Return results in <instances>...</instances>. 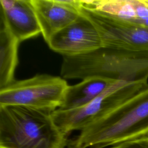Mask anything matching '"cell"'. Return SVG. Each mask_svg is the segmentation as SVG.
Listing matches in <instances>:
<instances>
[{
  "label": "cell",
  "mask_w": 148,
  "mask_h": 148,
  "mask_svg": "<svg viewBox=\"0 0 148 148\" xmlns=\"http://www.w3.org/2000/svg\"><path fill=\"white\" fill-rule=\"evenodd\" d=\"M147 81L118 80L88 103L71 110L58 109L52 112V117L58 128L67 135L73 131H81L146 87Z\"/></svg>",
  "instance_id": "obj_3"
},
{
  "label": "cell",
  "mask_w": 148,
  "mask_h": 148,
  "mask_svg": "<svg viewBox=\"0 0 148 148\" xmlns=\"http://www.w3.org/2000/svg\"><path fill=\"white\" fill-rule=\"evenodd\" d=\"M68 87L64 79L47 74L14 80L0 89V106H23L52 113L62 105Z\"/></svg>",
  "instance_id": "obj_4"
},
{
  "label": "cell",
  "mask_w": 148,
  "mask_h": 148,
  "mask_svg": "<svg viewBox=\"0 0 148 148\" xmlns=\"http://www.w3.org/2000/svg\"><path fill=\"white\" fill-rule=\"evenodd\" d=\"M47 43L50 49L63 57L83 56L103 47L98 30L81 13L75 21L55 34Z\"/></svg>",
  "instance_id": "obj_6"
},
{
  "label": "cell",
  "mask_w": 148,
  "mask_h": 148,
  "mask_svg": "<svg viewBox=\"0 0 148 148\" xmlns=\"http://www.w3.org/2000/svg\"><path fill=\"white\" fill-rule=\"evenodd\" d=\"M80 13L98 30L103 47L132 53L148 60V28L123 20L85 6Z\"/></svg>",
  "instance_id": "obj_5"
},
{
  "label": "cell",
  "mask_w": 148,
  "mask_h": 148,
  "mask_svg": "<svg viewBox=\"0 0 148 148\" xmlns=\"http://www.w3.org/2000/svg\"><path fill=\"white\" fill-rule=\"evenodd\" d=\"M148 138V85L90 124L70 143L72 148H103Z\"/></svg>",
  "instance_id": "obj_1"
},
{
  "label": "cell",
  "mask_w": 148,
  "mask_h": 148,
  "mask_svg": "<svg viewBox=\"0 0 148 148\" xmlns=\"http://www.w3.org/2000/svg\"><path fill=\"white\" fill-rule=\"evenodd\" d=\"M51 112L23 106H0V148H65L68 135Z\"/></svg>",
  "instance_id": "obj_2"
},
{
  "label": "cell",
  "mask_w": 148,
  "mask_h": 148,
  "mask_svg": "<svg viewBox=\"0 0 148 148\" xmlns=\"http://www.w3.org/2000/svg\"><path fill=\"white\" fill-rule=\"evenodd\" d=\"M20 42L13 35L3 20H0V89L14 80Z\"/></svg>",
  "instance_id": "obj_10"
},
{
  "label": "cell",
  "mask_w": 148,
  "mask_h": 148,
  "mask_svg": "<svg viewBox=\"0 0 148 148\" xmlns=\"http://www.w3.org/2000/svg\"><path fill=\"white\" fill-rule=\"evenodd\" d=\"M31 2L46 43L80 15L82 0H31Z\"/></svg>",
  "instance_id": "obj_7"
},
{
  "label": "cell",
  "mask_w": 148,
  "mask_h": 148,
  "mask_svg": "<svg viewBox=\"0 0 148 148\" xmlns=\"http://www.w3.org/2000/svg\"><path fill=\"white\" fill-rule=\"evenodd\" d=\"M69 148H72V147H69Z\"/></svg>",
  "instance_id": "obj_13"
},
{
  "label": "cell",
  "mask_w": 148,
  "mask_h": 148,
  "mask_svg": "<svg viewBox=\"0 0 148 148\" xmlns=\"http://www.w3.org/2000/svg\"><path fill=\"white\" fill-rule=\"evenodd\" d=\"M135 24H136L139 25L140 26H143V27L148 28V18L143 20L139 21H138L137 23H135Z\"/></svg>",
  "instance_id": "obj_12"
},
{
  "label": "cell",
  "mask_w": 148,
  "mask_h": 148,
  "mask_svg": "<svg viewBox=\"0 0 148 148\" xmlns=\"http://www.w3.org/2000/svg\"><path fill=\"white\" fill-rule=\"evenodd\" d=\"M118 80L92 76L68 86L63 103L59 109L71 110L82 107L96 98Z\"/></svg>",
  "instance_id": "obj_9"
},
{
  "label": "cell",
  "mask_w": 148,
  "mask_h": 148,
  "mask_svg": "<svg viewBox=\"0 0 148 148\" xmlns=\"http://www.w3.org/2000/svg\"><path fill=\"white\" fill-rule=\"evenodd\" d=\"M103 148H148V138L123 142Z\"/></svg>",
  "instance_id": "obj_11"
},
{
  "label": "cell",
  "mask_w": 148,
  "mask_h": 148,
  "mask_svg": "<svg viewBox=\"0 0 148 148\" xmlns=\"http://www.w3.org/2000/svg\"><path fill=\"white\" fill-rule=\"evenodd\" d=\"M0 17L20 42L41 34L31 0H0Z\"/></svg>",
  "instance_id": "obj_8"
}]
</instances>
